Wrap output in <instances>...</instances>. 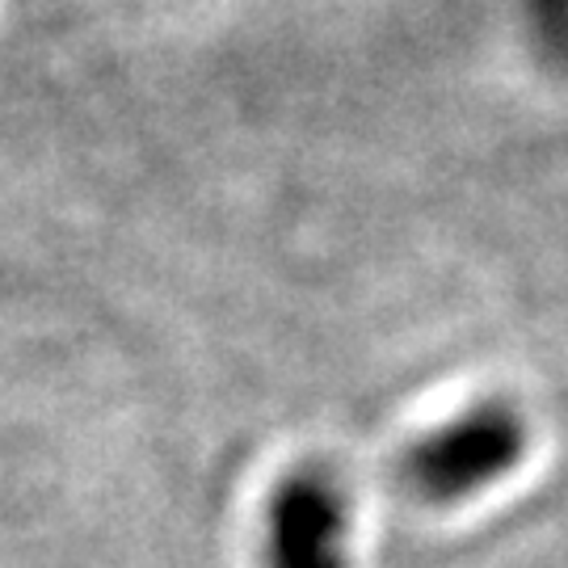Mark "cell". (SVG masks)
I'll use <instances>...</instances> for the list:
<instances>
[{
	"instance_id": "obj_1",
	"label": "cell",
	"mask_w": 568,
	"mask_h": 568,
	"mask_svg": "<svg viewBox=\"0 0 568 568\" xmlns=\"http://www.w3.org/2000/svg\"><path fill=\"white\" fill-rule=\"evenodd\" d=\"M527 429L509 405H476L408 450L405 476L426 501H464L523 459Z\"/></svg>"
},
{
	"instance_id": "obj_2",
	"label": "cell",
	"mask_w": 568,
	"mask_h": 568,
	"mask_svg": "<svg viewBox=\"0 0 568 568\" xmlns=\"http://www.w3.org/2000/svg\"><path fill=\"white\" fill-rule=\"evenodd\" d=\"M349 514L345 497L325 471H291L265 523V565L270 568H345Z\"/></svg>"
}]
</instances>
